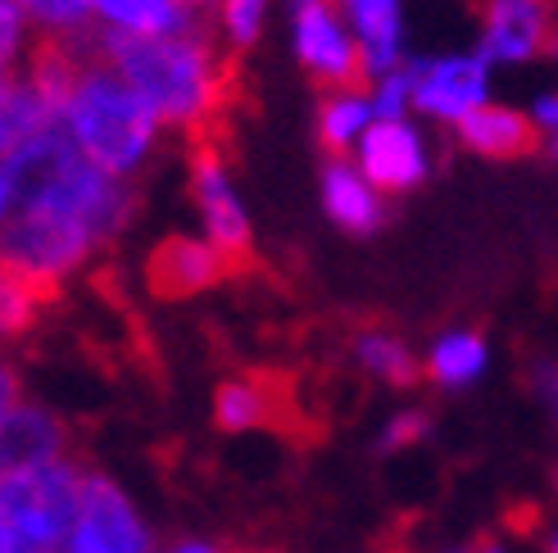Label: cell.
Wrapping results in <instances>:
<instances>
[{"label": "cell", "instance_id": "cell-1", "mask_svg": "<svg viewBox=\"0 0 558 553\" xmlns=\"http://www.w3.org/2000/svg\"><path fill=\"white\" fill-rule=\"evenodd\" d=\"M64 127L73 136V146L82 150V159L119 182L142 163L155 119L114 69L92 64L64 100Z\"/></svg>", "mask_w": 558, "mask_h": 553}, {"label": "cell", "instance_id": "cell-2", "mask_svg": "<svg viewBox=\"0 0 558 553\" xmlns=\"http://www.w3.org/2000/svg\"><path fill=\"white\" fill-rule=\"evenodd\" d=\"M214 427L218 431H277L287 440H318L323 422L300 400V377L291 368H241L222 377L214 395Z\"/></svg>", "mask_w": 558, "mask_h": 553}, {"label": "cell", "instance_id": "cell-3", "mask_svg": "<svg viewBox=\"0 0 558 553\" xmlns=\"http://www.w3.org/2000/svg\"><path fill=\"white\" fill-rule=\"evenodd\" d=\"M0 263H10L27 276L64 286V276L92 255V228L54 205H27L0 218Z\"/></svg>", "mask_w": 558, "mask_h": 553}, {"label": "cell", "instance_id": "cell-4", "mask_svg": "<svg viewBox=\"0 0 558 553\" xmlns=\"http://www.w3.org/2000/svg\"><path fill=\"white\" fill-rule=\"evenodd\" d=\"M82 472L73 458H50L37 467H23L10 481H0V517L19 527L23 536H33L50 553H64L77 494H82Z\"/></svg>", "mask_w": 558, "mask_h": 553}, {"label": "cell", "instance_id": "cell-5", "mask_svg": "<svg viewBox=\"0 0 558 553\" xmlns=\"http://www.w3.org/2000/svg\"><path fill=\"white\" fill-rule=\"evenodd\" d=\"M186 173H191L195 205L205 213L209 245L218 250V259L232 268V282L259 276V250H255V241H250V223H245V213L228 186V163H222L209 146L186 142Z\"/></svg>", "mask_w": 558, "mask_h": 553}, {"label": "cell", "instance_id": "cell-6", "mask_svg": "<svg viewBox=\"0 0 558 553\" xmlns=\"http://www.w3.org/2000/svg\"><path fill=\"white\" fill-rule=\"evenodd\" d=\"M295 41H300V64L314 77L318 91L345 96V100L373 96V69L364 60V50H359V41L341 37V27L323 0H300Z\"/></svg>", "mask_w": 558, "mask_h": 553}, {"label": "cell", "instance_id": "cell-7", "mask_svg": "<svg viewBox=\"0 0 558 553\" xmlns=\"http://www.w3.org/2000/svg\"><path fill=\"white\" fill-rule=\"evenodd\" d=\"M150 549H155L150 531L136 521L123 490L87 467V472H82V494H77V513H73L64 553H150Z\"/></svg>", "mask_w": 558, "mask_h": 553}, {"label": "cell", "instance_id": "cell-8", "mask_svg": "<svg viewBox=\"0 0 558 553\" xmlns=\"http://www.w3.org/2000/svg\"><path fill=\"white\" fill-rule=\"evenodd\" d=\"M482 60H549L554 0H482Z\"/></svg>", "mask_w": 558, "mask_h": 553}, {"label": "cell", "instance_id": "cell-9", "mask_svg": "<svg viewBox=\"0 0 558 553\" xmlns=\"http://www.w3.org/2000/svg\"><path fill=\"white\" fill-rule=\"evenodd\" d=\"M232 282V268L218 259L214 245L191 241V236H163L150 259H146V291L155 299H186L209 286Z\"/></svg>", "mask_w": 558, "mask_h": 553}, {"label": "cell", "instance_id": "cell-10", "mask_svg": "<svg viewBox=\"0 0 558 553\" xmlns=\"http://www.w3.org/2000/svg\"><path fill=\"white\" fill-rule=\"evenodd\" d=\"M409 96L423 114L459 119L486 96V60H445V64H413Z\"/></svg>", "mask_w": 558, "mask_h": 553}, {"label": "cell", "instance_id": "cell-11", "mask_svg": "<svg viewBox=\"0 0 558 553\" xmlns=\"http://www.w3.org/2000/svg\"><path fill=\"white\" fill-rule=\"evenodd\" d=\"M64 450H69V431L46 408L19 404L0 418V481H10L14 472H23V467L64 458Z\"/></svg>", "mask_w": 558, "mask_h": 553}, {"label": "cell", "instance_id": "cell-12", "mask_svg": "<svg viewBox=\"0 0 558 553\" xmlns=\"http://www.w3.org/2000/svg\"><path fill=\"white\" fill-rule=\"evenodd\" d=\"M454 123H459L463 146L486 159H532L545 150V132L526 114H513L505 105H472Z\"/></svg>", "mask_w": 558, "mask_h": 553}, {"label": "cell", "instance_id": "cell-13", "mask_svg": "<svg viewBox=\"0 0 558 553\" xmlns=\"http://www.w3.org/2000/svg\"><path fill=\"white\" fill-rule=\"evenodd\" d=\"M359 163H364V177L377 191H409L427 173L417 136L396 119H377L364 132V142H359Z\"/></svg>", "mask_w": 558, "mask_h": 553}, {"label": "cell", "instance_id": "cell-14", "mask_svg": "<svg viewBox=\"0 0 558 553\" xmlns=\"http://www.w3.org/2000/svg\"><path fill=\"white\" fill-rule=\"evenodd\" d=\"M60 299H64V286L0 263V341H23Z\"/></svg>", "mask_w": 558, "mask_h": 553}, {"label": "cell", "instance_id": "cell-15", "mask_svg": "<svg viewBox=\"0 0 558 553\" xmlns=\"http://www.w3.org/2000/svg\"><path fill=\"white\" fill-rule=\"evenodd\" d=\"M341 341L359 354L364 372H373V377H381L390 385H417L423 381V368H417V358L409 354V345L390 327H381L377 318H359L354 327L341 331Z\"/></svg>", "mask_w": 558, "mask_h": 553}, {"label": "cell", "instance_id": "cell-16", "mask_svg": "<svg viewBox=\"0 0 558 553\" xmlns=\"http://www.w3.org/2000/svg\"><path fill=\"white\" fill-rule=\"evenodd\" d=\"M323 200H327V213L337 218V223L345 232H377L381 228V205L377 196L364 186V177H359L350 163H327V182H323Z\"/></svg>", "mask_w": 558, "mask_h": 553}, {"label": "cell", "instance_id": "cell-17", "mask_svg": "<svg viewBox=\"0 0 558 553\" xmlns=\"http://www.w3.org/2000/svg\"><path fill=\"white\" fill-rule=\"evenodd\" d=\"M92 5L132 37H169L186 23L178 0H92Z\"/></svg>", "mask_w": 558, "mask_h": 553}, {"label": "cell", "instance_id": "cell-18", "mask_svg": "<svg viewBox=\"0 0 558 553\" xmlns=\"http://www.w3.org/2000/svg\"><path fill=\"white\" fill-rule=\"evenodd\" d=\"M354 5V19H359V50L373 73H386L396 69V37H400V19H396V0H350Z\"/></svg>", "mask_w": 558, "mask_h": 553}, {"label": "cell", "instance_id": "cell-19", "mask_svg": "<svg viewBox=\"0 0 558 553\" xmlns=\"http://www.w3.org/2000/svg\"><path fill=\"white\" fill-rule=\"evenodd\" d=\"M368 123L364 100H345V96H327L318 109V146L327 150L331 163H345L350 142L359 136V127Z\"/></svg>", "mask_w": 558, "mask_h": 553}, {"label": "cell", "instance_id": "cell-20", "mask_svg": "<svg viewBox=\"0 0 558 553\" xmlns=\"http://www.w3.org/2000/svg\"><path fill=\"white\" fill-rule=\"evenodd\" d=\"M482 364H486V345L477 336H445L436 345V354H432L427 372L440 385H463V381H472L482 372Z\"/></svg>", "mask_w": 558, "mask_h": 553}, {"label": "cell", "instance_id": "cell-21", "mask_svg": "<svg viewBox=\"0 0 558 553\" xmlns=\"http://www.w3.org/2000/svg\"><path fill=\"white\" fill-rule=\"evenodd\" d=\"M92 0H23L19 10H27L41 27H82L87 23Z\"/></svg>", "mask_w": 558, "mask_h": 553}, {"label": "cell", "instance_id": "cell-22", "mask_svg": "<svg viewBox=\"0 0 558 553\" xmlns=\"http://www.w3.org/2000/svg\"><path fill=\"white\" fill-rule=\"evenodd\" d=\"M218 19L228 23V33H232V41L236 46H245V41H255V33H259V14H264V0H218Z\"/></svg>", "mask_w": 558, "mask_h": 553}, {"label": "cell", "instance_id": "cell-23", "mask_svg": "<svg viewBox=\"0 0 558 553\" xmlns=\"http://www.w3.org/2000/svg\"><path fill=\"white\" fill-rule=\"evenodd\" d=\"M427 427H432V418H427L423 408L404 413V418H396V422L386 427V435H381V454L400 450V445H413V440H423V435H427Z\"/></svg>", "mask_w": 558, "mask_h": 553}, {"label": "cell", "instance_id": "cell-24", "mask_svg": "<svg viewBox=\"0 0 558 553\" xmlns=\"http://www.w3.org/2000/svg\"><path fill=\"white\" fill-rule=\"evenodd\" d=\"M19 37H23V10H19V0H0V73L10 69L14 50H19Z\"/></svg>", "mask_w": 558, "mask_h": 553}, {"label": "cell", "instance_id": "cell-25", "mask_svg": "<svg viewBox=\"0 0 558 553\" xmlns=\"http://www.w3.org/2000/svg\"><path fill=\"white\" fill-rule=\"evenodd\" d=\"M0 553H50V549L37 544L33 536H23L19 527H10V521L0 517Z\"/></svg>", "mask_w": 558, "mask_h": 553}, {"label": "cell", "instance_id": "cell-26", "mask_svg": "<svg viewBox=\"0 0 558 553\" xmlns=\"http://www.w3.org/2000/svg\"><path fill=\"white\" fill-rule=\"evenodd\" d=\"M19 395H23V381H19V372L0 358V418H5L10 408H19Z\"/></svg>", "mask_w": 558, "mask_h": 553}, {"label": "cell", "instance_id": "cell-27", "mask_svg": "<svg viewBox=\"0 0 558 553\" xmlns=\"http://www.w3.org/2000/svg\"><path fill=\"white\" fill-rule=\"evenodd\" d=\"M163 553H228V549H218V544H195V540H182V544L163 549Z\"/></svg>", "mask_w": 558, "mask_h": 553}, {"label": "cell", "instance_id": "cell-28", "mask_svg": "<svg viewBox=\"0 0 558 553\" xmlns=\"http://www.w3.org/2000/svg\"><path fill=\"white\" fill-rule=\"evenodd\" d=\"M468 553H505V549L495 544V536H477V540H472V549H468Z\"/></svg>", "mask_w": 558, "mask_h": 553}, {"label": "cell", "instance_id": "cell-29", "mask_svg": "<svg viewBox=\"0 0 558 553\" xmlns=\"http://www.w3.org/2000/svg\"><path fill=\"white\" fill-rule=\"evenodd\" d=\"M228 553H268V549H228Z\"/></svg>", "mask_w": 558, "mask_h": 553}, {"label": "cell", "instance_id": "cell-30", "mask_svg": "<svg viewBox=\"0 0 558 553\" xmlns=\"http://www.w3.org/2000/svg\"><path fill=\"white\" fill-rule=\"evenodd\" d=\"M323 5H327V10H331V5H345V0H323Z\"/></svg>", "mask_w": 558, "mask_h": 553}, {"label": "cell", "instance_id": "cell-31", "mask_svg": "<svg viewBox=\"0 0 558 553\" xmlns=\"http://www.w3.org/2000/svg\"><path fill=\"white\" fill-rule=\"evenodd\" d=\"M178 5H182V0H178Z\"/></svg>", "mask_w": 558, "mask_h": 553}]
</instances>
